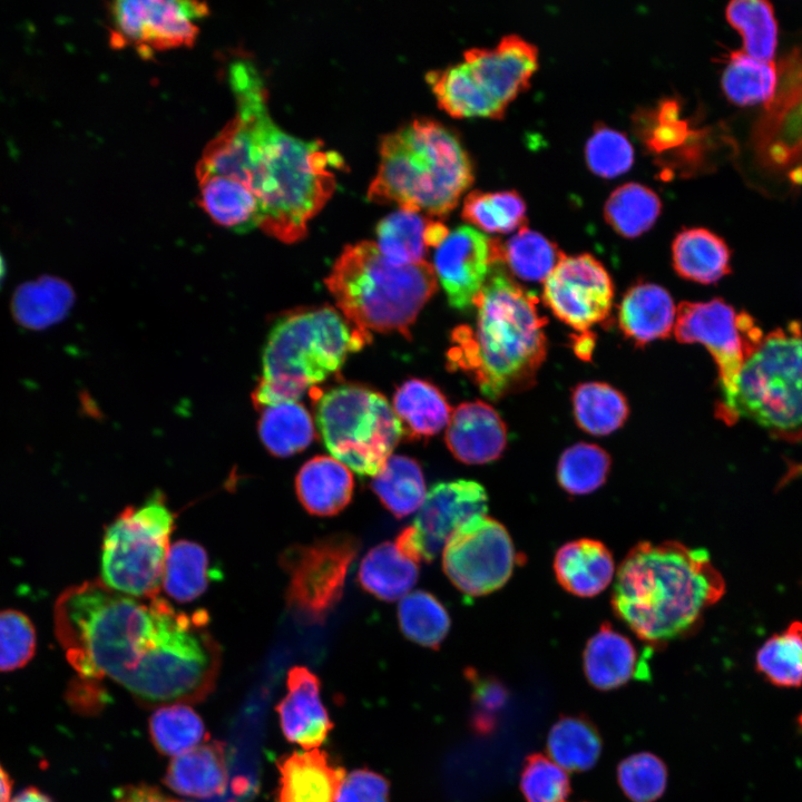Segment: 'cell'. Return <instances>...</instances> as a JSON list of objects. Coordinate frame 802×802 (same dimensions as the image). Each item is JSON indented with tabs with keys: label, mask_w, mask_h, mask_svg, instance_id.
I'll use <instances>...</instances> for the list:
<instances>
[{
	"label": "cell",
	"mask_w": 802,
	"mask_h": 802,
	"mask_svg": "<svg viewBox=\"0 0 802 802\" xmlns=\"http://www.w3.org/2000/svg\"><path fill=\"white\" fill-rule=\"evenodd\" d=\"M53 620L78 677L107 678L143 704L196 703L215 686L221 648L204 610L180 612L158 596L90 580L62 591Z\"/></svg>",
	"instance_id": "obj_1"
},
{
	"label": "cell",
	"mask_w": 802,
	"mask_h": 802,
	"mask_svg": "<svg viewBox=\"0 0 802 802\" xmlns=\"http://www.w3.org/2000/svg\"><path fill=\"white\" fill-rule=\"evenodd\" d=\"M228 75L235 116L246 137L241 183L260 203L258 227L284 243L301 241L332 196L343 160L323 143L294 137L273 121L267 89L252 62L234 63Z\"/></svg>",
	"instance_id": "obj_2"
},
{
	"label": "cell",
	"mask_w": 802,
	"mask_h": 802,
	"mask_svg": "<svg viewBox=\"0 0 802 802\" xmlns=\"http://www.w3.org/2000/svg\"><path fill=\"white\" fill-rule=\"evenodd\" d=\"M725 590L705 549L672 540L643 541L616 570L612 607L639 639L661 646L695 632Z\"/></svg>",
	"instance_id": "obj_3"
},
{
	"label": "cell",
	"mask_w": 802,
	"mask_h": 802,
	"mask_svg": "<svg viewBox=\"0 0 802 802\" xmlns=\"http://www.w3.org/2000/svg\"><path fill=\"white\" fill-rule=\"evenodd\" d=\"M502 265L475 301V325L457 327L448 352L449 365L470 375L492 400L531 387L548 349L547 319L539 313L537 296L509 277Z\"/></svg>",
	"instance_id": "obj_4"
},
{
	"label": "cell",
	"mask_w": 802,
	"mask_h": 802,
	"mask_svg": "<svg viewBox=\"0 0 802 802\" xmlns=\"http://www.w3.org/2000/svg\"><path fill=\"white\" fill-rule=\"evenodd\" d=\"M472 182V164L459 137L437 120L417 118L382 137L366 195L373 203L444 217Z\"/></svg>",
	"instance_id": "obj_5"
},
{
	"label": "cell",
	"mask_w": 802,
	"mask_h": 802,
	"mask_svg": "<svg viewBox=\"0 0 802 802\" xmlns=\"http://www.w3.org/2000/svg\"><path fill=\"white\" fill-rule=\"evenodd\" d=\"M436 276L426 261L394 265L376 244L363 241L343 250L325 284L354 329L410 338V325L437 290Z\"/></svg>",
	"instance_id": "obj_6"
},
{
	"label": "cell",
	"mask_w": 802,
	"mask_h": 802,
	"mask_svg": "<svg viewBox=\"0 0 802 802\" xmlns=\"http://www.w3.org/2000/svg\"><path fill=\"white\" fill-rule=\"evenodd\" d=\"M371 335L352 327L330 306L285 314L272 326L262 354V375L252 400L257 409L297 401L336 372Z\"/></svg>",
	"instance_id": "obj_7"
},
{
	"label": "cell",
	"mask_w": 802,
	"mask_h": 802,
	"mask_svg": "<svg viewBox=\"0 0 802 802\" xmlns=\"http://www.w3.org/2000/svg\"><path fill=\"white\" fill-rule=\"evenodd\" d=\"M716 415L727 424L747 419L775 439L802 440V323L792 321L763 335Z\"/></svg>",
	"instance_id": "obj_8"
},
{
	"label": "cell",
	"mask_w": 802,
	"mask_h": 802,
	"mask_svg": "<svg viewBox=\"0 0 802 802\" xmlns=\"http://www.w3.org/2000/svg\"><path fill=\"white\" fill-rule=\"evenodd\" d=\"M316 423L331 454L362 476L374 477L404 436L387 399L354 384L336 387L320 398Z\"/></svg>",
	"instance_id": "obj_9"
},
{
	"label": "cell",
	"mask_w": 802,
	"mask_h": 802,
	"mask_svg": "<svg viewBox=\"0 0 802 802\" xmlns=\"http://www.w3.org/2000/svg\"><path fill=\"white\" fill-rule=\"evenodd\" d=\"M173 528L174 515L160 491L125 508L104 536L101 581L129 596H157Z\"/></svg>",
	"instance_id": "obj_10"
},
{
	"label": "cell",
	"mask_w": 802,
	"mask_h": 802,
	"mask_svg": "<svg viewBox=\"0 0 802 802\" xmlns=\"http://www.w3.org/2000/svg\"><path fill=\"white\" fill-rule=\"evenodd\" d=\"M674 334L681 343H701L711 353L718 372L724 408L735 391L739 372L756 349L763 332L744 311H736L722 299L705 302H682L676 309Z\"/></svg>",
	"instance_id": "obj_11"
},
{
	"label": "cell",
	"mask_w": 802,
	"mask_h": 802,
	"mask_svg": "<svg viewBox=\"0 0 802 802\" xmlns=\"http://www.w3.org/2000/svg\"><path fill=\"white\" fill-rule=\"evenodd\" d=\"M359 548L356 537L342 532L287 548L281 564L290 579L288 604L312 620L323 619L341 599Z\"/></svg>",
	"instance_id": "obj_12"
},
{
	"label": "cell",
	"mask_w": 802,
	"mask_h": 802,
	"mask_svg": "<svg viewBox=\"0 0 802 802\" xmlns=\"http://www.w3.org/2000/svg\"><path fill=\"white\" fill-rule=\"evenodd\" d=\"M518 561L514 541L502 524L486 515L463 524L442 550V568L464 595L485 596L501 588Z\"/></svg>",
	"instance_id": "obj_13"
},
{
	"label": "cell",
	"mask_w": 802,
	"mask_h": 802,
	"mask_svg": "<svg viewBox=\"0 0 802 802\" xmlns=\"http://www.w3.org/2000/svg\"><path fill=\"white\" fill-rule=\"evenodd\" d=\"M110 45L131 47L144 59L158 51L190 47L198 36L197 20L208 14L204 2L119 0L108 4Z\"/></svg>",
	"instance_id": "obj_14"
},
{
	"label": "cell",
	"mask_w": 802,
	"mask_h": 802,
	"mask_svg": "<svg viewBox=\"0 0 802 802\" xmlns=\"http://www.w3.org/2000/svg\"><path fill=\"white\" fill-rule=\"evenodd\" d=\"M487 508V492L475 480L436 483L426 495L413 525L404 528L394 542L415 563L432 561L463 524L486 515Z\"/></svg>",
	"instance_id": "obj_15"
},
{
	"label": "cell",
	"mask_w": 802,
	"mask_h": 802,
	"mask_svg": "<svg viewBox=\"0 0 802 802\" xmlns=\"http://www.w3.org/2000/svg\"><path fill=\"white\" fill-rule=\"evenodd\" d=\"M542 299L557 319L585 332L609 317L614 284L593 255H564L544 281Z\"/></svg>",
	"instance_id": "obj_16"
},
{
	"label": "cell",
	"mask_w": 802,
	"mask_h": 802,
	"mask_svg": "<svg viewBox=\"0 0 802 802\" xmlns=\"http://www.w3.org/2000/svg\"><path fill=\"white\" fill-rule=\"evenodd\" d=\"M503 263V245L498 238L460 226L437 247L433 270L449 304L463 311L473 306L495 268Z\"/></svg>",
	"instance_id": "obj_17"
},
{
	"label": "cell",
	"mask_w": 802,
	"mask_h": 802,
	"mask_svg": "<svg viewBox=\"0 0 802 802\" xmlns=\"http://www.w3.org/2000/svg\"><path fill=\"white\" fill-rule=\"evenodd\" d=\"M463 62L480 92L499 118L508 105L529 87L538 68L536 46L519 36H505L495 48H471Z\"/></svg>",
	"instance_id": "obj_18"
},
{
	"label": "cell",
	"mask_w": 802,
	"mask_h": 802,
	"mask_svg": "<svg viewBox=\"0 0 802 802\" xmlns=\"http://www.w3.org/2000/svg\"><path fill=\"white\" fill-rule=\"evenodd\" d=\"M759 163L767 169H792L789 177L802 184V86L774 95L752 133Z\"/></svg>",
	"instance_id": "obj_19"
},
{
	"label": "cell",
	"mask_w": 802,
	"mask_h": 802,
	"mask_svg": "<svg viewBox=\"0 0 802 802\" xmlns=\"http://www.w3.org/2000/svg\"><path fill=\"white\" fill-rule=\"evenodd\" d=\"M287 693L276 705L285 739L305 751L317 749L333 724L321 700L317 676L304 666L287 673Z\"/></svg>",
	"instance_id": "obj_20"
},
{
	"label": "cell",
	"mask_w": 802,
	"mask_h": 802,
	"mask_svg": "<svg viewBox=\"0 0 802 802\" xmlns=\"http://www.w3.org/2000/svg\"><path fill=\"white\" fill-rule=\"evenodd\" d=\"M447 427V447L453 457L463 463L492 462L507 447L506 424L486 402L461 403L451 413Z\"/></svg>",
	"instance_id": "obj_21"
},
{
	"label": "cell",
	"mask_w": 802,
	"mask_h": 802,
	"mask_svg": "<svg viewBox=\"0 0 802 802\" xmlns=\"http://www.w3.org/2000/svg\"><path fill=\"white\" fill-rule=\"evenodd\" d=\"M276 802H335L345 770L319 749L295 751L277 761Z\"/></svg>",
	"instance_id": "obj_22"
},
{
	"label": "cell",
	"mask_w": 802,
	"mask_h": 802,
	"mask_svg": "<svg viewBox=\"0 0 802 802\" xmlns=\"http://www.w3.org/2000/svg\"><path fill=\"white\" fill-rule=\"evenodd\" d=\"M554 574L563 589L589 598L604 591L616 575L610 550L602 541L580 538L563 545L554 557Z\"/></svg>",
	"instance_id": "obj_23"
},
{
	"label": "cell",
	"mask_w": 802,
	"mask_h": 802,
	"mask_svg": "<svg viewBox=\"0 0 802 802\" xmlns=\"http://www.w3.org/2000/svg\"><path fill=\"white\" fill-rule=\"evenodd\" d=\"M674 301L663 286L639 282L627 290L618 310V325L637 346L666 339L674 331Z\"/></svg>",
	"instance_id": "obj_24"
},
{
	"label": "cell",
	"mask_w": 802,
	"mask_h": 802,
	"mask_svg": "<svg viewBox=\"0 0 802 802\" xmlns=\"http://www.w3.org/2000/svg\"><path fill=\"white\" fill-rule=\"evenodd\" d=\"M354 481L342 462L329 456L306 461L295 478V491L311 515L327 517L341 512L351 501Z\"/></svg>",
	"instance_id": "obj_25"
},
{
	"label": "cell",
	"mask_w": 802,
	"mask_h": 802,
	"mask_svg": "<svg viewBox=\"0 0 802 802\" xmlns=\"http://www.w3.org/2000/svg\"><path fill=\"white\" fill-rule=\"evenodd\" d=\"M227 780L224 746L214 741L175 756L164 776L165 784L176 793L198 799L223 793Z\"/></svg>",
	"instance_id": "obj_26"
},
{
	"label": "cell",
	"mask_w": 802,
	"mask_h": 802,
	"mask_svg": "<svg viewBox=\"0 0 802 802\" xmlns=\"http://www.w3.org/2000/svg\"><path fill=\"white\" fill-rule=\"evenodd\" d=\"M583 664L588 682L599 689L622 686L642 672V663L630 639L608 623L588 639Z\"/></svg>",
	"instance_id": "obj_27"
},
{
	"label": "cell",
	"mask_w": 802,
	"mask_h": 802,
	"mask_svg": "<svg viewBox=\"0 0 802 802\" xmlns=\"http://www.w3.org/2000/svg\"><path fill=\"white\" fill-rule=\"evenodd\" d=\"M672 261L681 277L700 284L716 283L732 272L730 247L703 227L686 228L676 235Z\"/></svg>",
	"instance_id": "obj_28"
},
{
	"label": "cell",
	"mask_w": 802,
	"mask_h": 802,
	"mask_svg": "<svg viewBox=\"0 0 802 802\" xmlns=\"http://www.w3.org/2000/svg\"><path fill=\"white\" fill-rule=\"evenodd\" d=\"M75 302V292L65 280L42 275L20 284L10 303L14 321L28 330H45L62 321Z\"/></svg>",
	"instance_id": "obj_29"
},
{
	"label": "cell",
	"mask_w": 802,
	"mask_h": 802,
	"mask_svg": "<svg viewBox=\"0 0 802 802\" xmlns=\"http://www.w3.org/2000/svg\"><path fill=\"white\" fill-rule=\"evenodd\" d=\"M196 177L198 204L215 223L237 233L260 226V203L245 185L218 175Z\"/></svg>",
	"instance_id": "obj_30"
},
{
	"label": "cell",
	"mask_w": 802,
	"mask_h": 802,
	"mask_svg": "<svg viewBox=\"0 0 802 802\" xmlns=\"http://www.w3.org/2000/svg\"><path fill=\"white\" fill-rule=\"evenodd\" d=\"M418 563L407 557L395 542L371 548L361 560L358 579L370 594L385 602L403 598L415 585Z\"/></svg>",
	"instance_id": "obj_31"
},
{
	"label": "cell",
	"mask_w": 802,
	"mask_h": 802,
	"mask_svg": "<svg viewBox=\"0 0 802 802\" xmlns=\"http://www.w3.org/2000/svg\"><path fill=\"white\" fill-rule=\"evenodd\" d=\"M393 411L404 436L411 439L437 434L448 426L452 413L440 390L420 379H410L398 388Z\"/></svg>",
	"instance_id": "obj_32"
},
{
	"label": "cell",
	"mask_w": 802,
	"mask_h": 802,
	"mask_svg": "<svg viewBox=\"0 0 802 802\" xmlns=\"http://www.w3.org/2000/svg\"><path fill=\"white\" fill-rule=\"evenodd\" d=\"M258 434L271 454L285 458L307 448L315 433L313 420L304 405L290 401L261 409Z\"/></svg>",
	"instance_id": "obj_33"
},
{
	"label": "cell",
	"mask_w": 802,
	"mask_h": 802,
	"mask_svg": "<svg viewBox=\"0 0 802 802\" xmlns=\"http://www.w3.org/2000/svg\"><path fill=\"white\" fill-rule=\"evenodd\" d=\"M573 413L585 432L603 437L619 429L628 418L625 395L604 382H585L571 393Z\"/></svg>",
	"instance_id": "obj_34"
},
{
	"label": "cell",
	"mask_w": 802,
	"mask_h": 802,
	"mask_svg": "<svg viewBox=\"0 0 802 802\" xmlns=\"http://www.w3.org/2000/svg\"><path fill=\"white\" fill-rule=\"evenodd\" d=\"M371 488L382 505L397 518H404L421 507L426 482L420 464L407 456H390L373 477Z\"/></svg>",
	"instance_id": "obj_35"
},
{
	"label": "cell",
	"mask_w": 802,
	"mask_h": 802,
	"mask_svg": "<svg viewBox=\"0 0 802 802\" xmlns=\"http://www.w3.org/2000/svg\"><path fill=\"white\" fill-rule=\"evenodd\" d=\"M430 221L417 212L401 208L389 214L375 228L379 251L394 265L424 262Z\"/></svg>",
	"instance_id": "obj_36"
},
{
	"label": "cell",
	"mask_w": 802,
	"mask_h": 802,
	"mask_svg": "<svg viewBox=\"0 0 802 802\" xmlns=\"http://www.w3.org/2000/svg\"><path fill=\"white\" fill-rule=\"evenodd\" d=\"M777 69L773 61L755 59L743 51H733L722 74L725 96L740 106L766 105L775 95Z\"/></svg>",
	"instance_id": "obj_37"
},
{
	"label": "cell",
	"mask_w": 802,
	"mask_h": 802,
	"mask_svg": "<svg viewBox=\"0 0 802 802\" xmlns=\"http://www.w3.org/2000/svg\"><path fill=\"white\" fill-rule=\"evenodd\" d=\"M426 78L439 107L450 116L499 119L491 104L476 86L463 61L429 71Z\"/></svg>",
	"instance_id": "obj_38"
},
{
	"label": "cell",
	"mask_w": 802,
	"mask_h": 802,
	"mask_svg": "<svg viewBox=\"0 0 802 802\" xmlns=\"http://www.w3.org/2000/svg\"><path fill=\"white\" fill-rule=\"evenodd\" d=\"M208 574L209 559L206 550L194 541L179 540L168 549L162 586L175 600L192 602L206 590Z\"/></svg>",
	"instance_id": "obj_39"
},
{
	"label": "cell",
	"mask_w": 802,
	"mask_h": 802,
	"mask_svg": "<svg viewBox=\"0 0 802 802\" xmlns=\"http://www.w3.org/2000/svg\"><path fill=\"white\" fill-rule=\"evenodd\" d=\"M661 208V199L654 190L638 183H626L609 195L604 214L616 233L635 238L655 224Z\"/></svg>",
	"instance_id": "obj_40"
},
{
	"label": "cell",
	"mask_w": 802,
	"mask_h": 802,
	"mask_svg": "<svg viewBox=\"0 0 802 802\" xmlns=\"http://www.w3.org/2000/svg\"><path fill=\"white\" fill-rule=\"evenodd\" d=\"M755 668L779 687L802 686V622L793 620L757 649Z\"/></svg>",
	"instance_id": "obj_41"
},
{
	"label": "cell",
	"mask_w": 802,
	"mask_h": 802,
	"mask_svg": "<svg viewBox=\"0 0 802 802\" xmlns=\"http://www.w3.org/2000/svg\"><path fill=\"white\" fill-rule=\"evenodd\" d=\"M547 750L550 759L564 770L585 771L596 764L602 741L590 722L567 716L552 725L547 739Z\"/></svg>",
	"instance_id": "obj_42"
},
{
	"label": "cell",
	"mask_w": 802,
	"mask_h": 802,
	"mask_svg": "<svg viewBox=\"0 0 802 802\" xmlns=\"http://www.w3.org/2000/svg\"><path fill=\"white\" fill-rule=\"evenodd\" d=\"M728 23L743 39V52L773 61L777 46V22L773 6L765 0H734L725 9Z\"/></svg>",
	"instance_id": "obj_43"
},
{
	"label": "cell",
	"mask_w": 802,
	"mask_h": 802,
	"mask_svg": "<svg viewBox=\"0 0 802 802\" xmlns=\"http://www.w3.org/2000/svg\"><path fill=\"white\" fill-rule=\"evenodd\" d=\"M149 732L155 747L167 756H178L207 739L203 720L182 703L159 706L150 716Z\"/></svg>",
	"instance_id": "obj_44"
},
{
	"label": "cell",
	"mask_w": 802,
	"mask_h": 802,
	"mask_svg": "<svg viewBox=\"0 0 802 802\" xmlns=\"http://www.w3.org/2000/svg\"><path fill=\"white\" fill-rule=\"evenodd\" d=\"M398 619L408 639L432 649H437L443 642L451 624L444 606L424 590H414L401 599Z\"/></svg>",
	"instance_id": "obj_45"
},
{
	"label": "cell",
	"mask_w": 802,
	"mask_h": 802,
	"mask_svg": "<svg viewBox=\"0 0 802 802\" xmlns=\"http://www.w3.org/2000/svg\"><path fill=\"white\" fill-rule=\"evenodd\" d=\"M612 467L609 454L595 443L579 442L567 448L557 464V481L573 496H584L599 489Z\"/></svg>",
	"instance_id": "obj_46"
},
{
	"label": "cell",
	"mask_w": 802,
	"mask_h": 802,
	"mask_svg": "<svg viewBox=\"0 0 802 802\" xmlns=\"http://www.w3.org/2000/svg\"><path fill=\"white\" fill-rule=\"evenodd\" d=\"M462 218L488 233H509L526 223V203L516 190H473L463 200Z\"/></svg>",
	"instance_id": "obj_47"
},
{
	"label": "cell",
	"mask_w": 802,
	"mask_h": 802,
	"mask_svg": "<svg viewBox=\"0 0 802 802\" xmlns=\"http://www.w3.org/2000/svg\"><path fill=\"white\" fill-rule=\"evenodd\" d=\"M564 255L554 242L526 226L503 245L505 263L510 271L530 282L545 281Z\"/></svg>",
	"instance_id": "obj_48"
},
{
	"label": "cell",
	"mask_w": 802,
	"mask_h": 802,
	"mask_svg": "<svg viewBox=\"0 0 802 802\" xmlns=\"http://www.w3.org/2000/svg\"><path fill=\"white\" fill-rule=\"evenodd\" d=\"M585 157L594 174L603 178H614L632 167L634 149L623 133L598 125L587 140Z\"/></svg>",
	"instance_id": "obj_49"
},
{
	"label": "cell",
	"mask_w": 802,
	"mask_h": 802,
	"mask_svg": "<svg viewBox=\"0 0 802 802\" xmlns=\"http://www.w3.org/2000/svg\"><path fill=\"white\" fill-rule=\"evenodd\" d=\"M617 777L624 793L633 802H654L665 790L667 771L657 756L637 753L622 761Z\"/></svg>",
	"instance_id": "obj_50"
},
{
	"label": "cell",
	"mask_w": 802,
	"mask_h": 802,
	"mask_svg": "<svg viewBox=\"0 0 802 802\" xmlns=\"http://www.w3.org/2000/svg\"><path fill=\"white\" fill-rule=\"evenodd\" d=\"M520 789L527 802H567L570 795L566 770L538 753L526 759Z\"/></svg>",
	"instance_id": "obj_51"
},
{
	"label": "cell",
	"mask_w": 802,
	"mask_h": 802,
	"mask_svg": "<svg viewBox=\"0 0 802 802\" xmlns=\"http://www.w3.org/2000/svg\"><path fill=\"white\" fill-rule=\"evenodd\" d=\"M36 645L35 627L23 613L0 610V671L23 667L33 657Z\"/></svg>",
	"instance_id": "obj_52"
},
{
	"label": "cell",
	"mask_w": 802,
	"mask_h": 802,
	"mask_svg": "<svg viewBox=\"0 0 802 802\" xmlns=\"http://www.w3.org/2000/svg\"><path fill=\"white\" fill-rule=\"evenodd\" d=\"M472 686V726L481 734H488L498 723V715L503 708L508 692L506 687L493 677H482L475 669L466 672Z\"/></svg>",
	"instance_id": "obj_53"
},
{
	"label": "cell",
	"mask_w": 802,
	"mask_h": 802,
	"mask_svg": "<svg viewBox=\"0 0 802 802\" xmlns=\"http://www.w3.org/2000/svg\"><path fill=\"white\" fill-rule=\"evenodd\" d=\"M642 130L648 147L654 151H665L677 147L688 136V125L679 116V108L675 100L661 102L657 110L651 113Z\"/></svg>",
	"instance_id": "obj_54"
},
{
	"label": "cell",
	"mask_w": 802,
	"mask_h": 802,
	"mask_svg": "<svg viewBox=\"0 0 802 802\" xmlns=\"http://www.w3.org/2000/svg\"><path fill=\"white\" fill-rule=\"evenodd\" d=\"M335 802H389V782L368 769L354 770L343 779Z\"/></svg>",
	"instance_id": "obj_55"
},
{
	"label": "cell",
	"mask_w": 802,
	"mask_h": 802,
	"mask_svg": "<svg viewBox=\"0 0 802 802\" xmlns=\"http://www.w3.org/2000/svg\"><path fill=\"white\" fill-rule=\"evenodd\" d=\"M115 795L116 802H180L145 784L121 786Z\"/></svg>",
	"instance_id": "obj_56"
},
{
	"label": "cell",
	"mask_w": 802,
	"mask_h": 802,
	"mask_svg": "<svg viewBox=\"0 0 802 802\" xmlns=\"http://www.w3.org/2000/svg\"><path fill=\"white\" fill-rule=\"evenodd\" d=\"M10 802H53V800L38 788L29 786L20 791Z\"/></svg>",
	"instance_id": "obj_57"
},
{
	"label": "cell",
	"mask_w": 802,
	"mask_h": 802,
	"mask_svg": "<svg viewBox=\"0 0 802 802\" xmlns=\"http://www.w3.org/2000/svg\"><path fill=\"white\" fill-rule=\"evenodd\" d=\"M12 781L10 775L0 765V802H10Z\"/></svg>",
	"instance_id": "obj_58"
},
{
	"label": "cell",
	"mask_w": 802,
	"mask_h": 802,
	"mask_svg": "<svg viewBox=\"0 0 802 802\" xmlns=\"http://www.w3.org/2000/svg\"><path fill=\"white\" fill-rule=\"evenodd\" d=\"M4 276H6V263H4L2 254L0 253V287L2 285Z\"/></svg>",
	"instance_id": "obj_59"
}]
</instances>
